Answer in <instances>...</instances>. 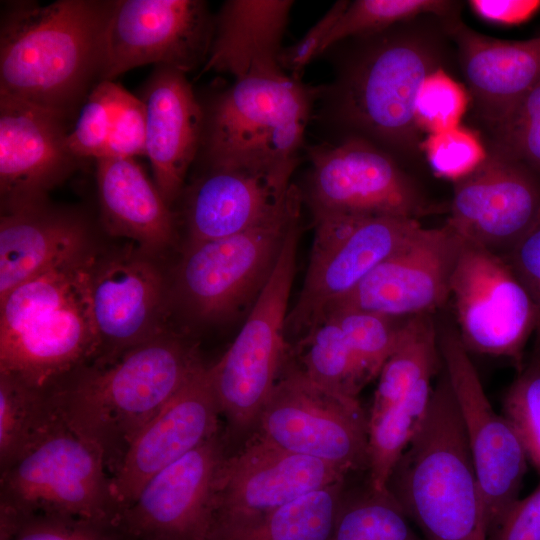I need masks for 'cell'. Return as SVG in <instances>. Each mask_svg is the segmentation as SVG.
<instances>
[{"label":"cell","instance_id":"obj_30","mask_svg":"<svg viewBox=\"0 0 540 540\" xmlns=\"http://www.w3.org/2000/svg\"><path fill=\"white\" fill-rule=\"evenodd\" d=\"M344 481L306 493L249 525L216 532L210 540H331Z\"/></svg>","mask_w":540,"mask_h":540},{"label":"cell","instance_id":"obj_35","mask_svg":"<svg viewBox=\"0 0 540 540\" xmlns=\"http://www.w3.org/2000/svg\"><path fill=\"white\" fill-rule=\"evenodd\" d=\"M461 3L449 0H356L348 6L325 38L320 54L334 44L391 28L424 15H460Z\"/></svg>","mask_w":540,"mask_h":540},{"label":"cell","instance_id":"obj_42","mask_svg":"<svg viewBox=\"0 0 540 540\" xmlns=\"http://www.w3.org/2000/svg\"><path fill=\"white\" fill-rule=\"evenodd\" d=\"M118 87L114 81L98 82L83 102L67 137L69 149L80 160L104 155Z\"/></svg>","mask_w":540,"mask_h":540},{"label":"cell","instance_id":"obj_44","mask_svg":"<svg viewBox=\"0 0 540 540\" xmlns=\"http://www.w3.org/2000/svg\"><path fill=\"white\" fill-rule=\"evenodd\" d=\"M527 289L536 311L530 360L540 361V217L505 257Z\"/></svg>","mask_w":540,"mask_h":540},{"label":"cell","instance_id":"obj_13","mask_svg":"<svg viewBox=\"0 0 540 540\" xmlns=\"http://www.w3.org/2000/svg\"><path fill=\"white\" fill-rule=\"evenodd\" d=\"M437 325L443 367L462 419L482 494L487 536L519 498L529 460L512 424L493 410L456 326L447 319Z\"/></svg>","mask_w":540,"mask_h":540},{"label":"cell","instance_id":"obj_20","mask_svg":"<svg viewBox=\"0 0 540 540\" xmlns=\"http://www.w3.org/2000/svg\"><path fill=\"white\" fill-rule=\"evenodd\" d=\"M220 417L209 366L203 363L140 431L111 475L119 514L152 476L220 432Z\"/></svg>","mask_w":540,"mask_h":540},{"label":"cell","instance_id":"obj_46","mask_svg":"<svg viewBox=\"0 0 540 540\" xmlns=\"http://www.w3.org/2000/svg\"><path fill=\"white\" fill-rule=\"evenodd\" d=\"M486 540H540V482L505 511Z\"/></svg>","mask_w":540,"mask_h":540},{"label":"cell","instance_id":"obj_23","mask_svg":"<svg viewBox=\"0 0 540 540\" xmlns=\"http://www.w3.org/2000/svg\"><path fill=\"white\" fill-rule=\"evenodd\" d=\"M297 188L291 175L208 168L187 197L188 243L229 237L280 213Z\"/></svg>","mask_w":540,"mask_h":540},{"label":"cell","instance_id":"obj_39","mask_svg":"<svg viewBox=\"0 0 540 540\" xmlns=\"http://www.w3.org/2000/svg\"><path fill=\"white\" fill-rule=\"evenodd\" d=\"M471 99L467 87L445 68L429 74L417 96L415 121L420 132L438 133L461 125Z\"/></svg>","mask_w":540,"mask_h":540},{"label":"cell","instance_id":"obj_11","mask_svg":"<svg viewBox=\"0 0 540 540\" xmlns=\"http://www.w3.org/2000/svg\"><path fill=\"white\" fill-rule=\"evenodd\" d=\"M254 434L283 450L332 464L346 474L368 467V415L358 399L318 385L291 355Z\"/></svg>","mask_w":540,"mask_h":540},{"label":"cell","instance_id":"obj_34","mask_svg":"<svg viewBox=\"0 0 540 540\" xmlns=\"http://www.w3.org/2000/svg\"><path fill=\"white\" fill-rule=\"evenodd\" d=\"M331 540H425L401 507L387 493L366 490L346 494Z\"/></svg>","mask_w":540,"mask_h":540},{"label":"cell","instance_id":"obj_16","mask_svg":"<svg viewBox=\"0 0 540 540\" xmlns=\"http://www.w3.org/2000/svg\"><path fill=\"white\" fill-rule=\"evenodd\" d=\"M212 34L204 1H115L105 33L101 81L151 63L188 73L206 60Z\"/></svg>","mask_w":540,"mask_h":540},{"label":"cell","instance_id":"obj_25","mask_svg":"<svg viewBox=\"0 0 540 540\" xmlns=\"http://www.w3.org/2000/svg\"><path fill=\"white\" fill-rule=\"evenodd\" d=\"M476 119L486 130L502 119L540 79V36L523 41L492 38L460 16L448 23Z\"/></svg>","mask_w":540,"mask_h":540},{"label":"cell","instance_id":"obj_43","mask_svg":"<svg viewBox=\"0 0 540 540\" xmlns=\"http://www.w3.org/2000/svg\"><path fill=\"white\" fill-rule=\"evenodd\" d=\"M146 152L144 103L119 85L108 142L102 157L134 158Z\"/></svg>","mask_w":540,"mask_h":540},{"label":"cell","instance_id":"obj_22","mask_svg":"<svg viewBox=\"0 0 540 540\" xmlns=\"http://www.w3.org/2000/svg\"><path fill=\"white\" fill-rule=\"evenodd\" d=\"M166 301L164 278L148 257L96 256L90 303L99 351L93 361L111 358L167 330L163 325Z\"/></svg>","mask_w":540,"mask_h":540},{"label":"cell","instance_id":"obj_24","mask_svg":"<svg viewBox=\"0 0 540 540\" xmlns=\"http://www.w3.org/2000/svg\"><path fill=\"white\" fill-rule=\"evenodd\" d=\"M185 72L156 66L140 98L146 111V152L154 183L171 206L201 148L204 111Z\"/></svg>","mask_w":540,"mask_h":540},{"label":"cell","instance_id":"obj_37","mask_svg":"<svg viewBox=\"0 0 540 540\" xmlns=\"http://www.w3.org/2000/svg\"><path fill=\"white\" fill-rule=\"evenodd\" d=\"M485 131L487 150L520 163L540 178V79L504 119Z\"/></svg>","mask_w":540,"mask_h":540},{"label":"cell","instance_id":"obj_5","mask_svg":"<svg viewBox=\"0 0 540 540\" xmlns=\"http://www.w3.org/2000/svg\"><path fill=\"white\" fill-rule=\"evenodd\" d=\"M387 491L425 540H486L482 494L443 366L422 425L393 468Z\"/></svg>","mask_w":540,"mask_h":540},{"label":"cell","instance_id":"obj_4","mask_svg":"<svg viewBox=\"0 0 540 540\" xmlns=\"http://www.w3.org/2000/svg\"><path fill=\"white\" fill-rule=\"evenodd\" d=\"M91 251L0 299V374L50 392L99 351L90 303Z\"/></svg>","mask_w":540,"mask_h":540},{"label":"cell","instance_id":"obj_12","mask_svg":"<svg viewBox=\"0 0 540 540\" xmlns=\"http://www.w3.org/2000/svg\"><path fill=\"white\" fill-rule=\"evenodd\" d=\"M450 299L466 350L505 358L520 372L535 332L536 311L509 261L464 239Z\"/></svg>","mask_w":540,"mask_h":540},{"label":"cell","instance_id":"obj_40","mask_svg":"<svg viewBox=\"0 0 540 540\" xmlns=\"http://www.w3.org/2000/svg\"><path fill=\"white\" fill-rule=\"evenodd\" d=\"M420 150L436 176L453 182L471 173L488 154L479 132L463 125L427 135Z\"/></svg>","mask_w":540,"mask_h":540},{"label":"cell","instance_id":"obj_9","mask_svg":"<svg viewBox=\"0 0 540 540\" xmlns=\"http://www.w3.org/2000/svg\"><path fill=\"white\" fill-rule=\"evenodd\" d=\"M301 198L297 189L280 213L241 233L187 243L176 268L175 292L191 317L223 321L252 307L300 219Z\"/></svg>","mask_w":540,"mask_h":540},{"label":"cell","instance_id":"obj_6","mask_svg":"<svg viewBox=\"0 0 540 540\" xmlns=\"http://www.w3.org/2000/svg\"><path fill=\"white\" fill-rule=\"evenodd\" d=\"M319 88L280 74L235 81L204 109L208 168L293 174Z\"/></svg>","mask_w":540,"mask_h":540},{"label":"cell","instance_id":"obj_18","mask_svg":"<svg viewBox=\"0 0 540 540\" xmlns=\"http://www.w3.org/2000/svg\"><path fill=\"white\" fill-rule=\"evenodd\" d=\"M463 243L448 223L435 228L419 226L325 316L341 309L395 318L435 314L450 299L451 278Z\"/></svg>","mask_w":540,"mask_h":540},{"label":"cell","instance_id":"obj_1","mask_svg":"<svg viewBox=\"0 0 540 540\" xmlns=\"http://www.w3.org/2000/svg\"><path fill=\"white\" fill-rule=\"evenodd\" d=\"M202 364L194 343L165 330L82 366L48 397L61 419L101 451L111 476L140 431Z\"/></svg>","mask_w":540,"mask_h":540},{"label":"cell","instance_id":"obj_15","mask_svg":"<svg viewBox=\"0 0 540 540\" xmlns=\"http://www.w3.org/2000/svg\"><path fill=\"white\" fill-rule=\"evenodd\" d=\"M224 430L152 476L119 514L129 540H210L215 492L229 455Z\"/></svg>","mask_w":540,"mask_h":540},{"label":"cell","instance_id":"obj_26","mask_svg":"<svg viewBox=\"0 0 540 540\" xmlns=\"http://www.w3.org/2000/svg\"><path fill=\"white\" fill-rule=\"evenodd\" d=\"M90 244L84 219L47 200L2 210L0 299L24 282L91 252Z\"/></svg>","mask_w":540,"mask_h":540},{"label":"cell","instance_id":"obj_28","mask_svg":"<svg viewBox=\"0 0 540 540\" xmlns=\"http://www.w3.org/2000/svg\"><path fill=\"white\" fill-rule=\"evenodd\" d=\"M101 216L108 231L130 238L147 252L175 239V219L154 182L134 158L96 159Z\"/></svg>","mask_w":540,"mask_h":540},{"label":"cell","instance_id":"obj_45","mask_svg":"<svg viewBox=\"0 0 540 540\" xmlns=\"http://www.w3.org/2000/svg\"><path fill=\"white\" fill-rule=\"evenodd\" d=\"M349 1H338L316 22L306 34L295 44L283 47L279 56V65L284 71H289L291 76L299 79L305 66L320 55V50L325 38L330 33Z\"/></svg>","mask_w":540,"mask_h":540},{"label":"cell","instance_id":"obj_33","mask_svg":"<svg viewBox=\"0 0 540 540\" xmlns=\"http://www.w3.org/2000/svg\"><path fill=\"white\" fill-rule=\"evenodd\" d=\"M58 416L48 393L0 374V470Z\"/></svg>","mask_w":540,"mask_h":540},{"label":"cell","instance_id":"obj_41","mask_svg":"<svg viewBox=\"0 0 540 540\" xmlns=\"http://www.w3.org/2000/svg\"><path fill=\"white\" fill-rule=\"evenodd\" d=\"M503 415L519 435L540 475V361L525 362L503 400Z\"/></svg>","mask_w":540,"mask_h":540},{"label":"cell","instance_id":"obj_31","mask_svg":"<svg viewBox=\"0 0 540 540\" xmlns=\"http://www.w3.org/2000/svg\"><path fill=\"white\" fill-rule=\"evenodd\" d=\"M433 377L419 381L398 403L368 417V486L387 493L397 461L422 425L431 399Z\"/></svg>","mask_w":540,"mask_h":540},{"label":"cell","instance_id":"obj_8","mask_svg":"<svg viewBox=\"0 0 540 540\" xmlns=\"http://www.w3.org/2000/svg\"><path fill=\"white\" fill-rule=\"evenodd\" d=\"M0 507L115 524L119 516L101 451L59 415L1 469Z\"/></svg>","mask_w":540,"mask_h":540},{"label":"cell","instance_id":"obj_21","mask_svg":"<svg viewBox=\"0 0 540 540\" xmlns=\"http://www.w3.org/2000/svg\"><path fill=\"white\" fill-rule=\"evenodd\" d=\"M68 119L0 94L1 211L45 201L80 159L69 149Z\"/></svg>","mask_w":540,"mask_h":540},{"label":"cell","instance_id":"obj_2","mask_svg":"<svg viewBox=\"0 0 540 540\" xmlns=\"http://www.w3.org/2000/svg\"><path fill=\"white\" fill-rule=\"evenodd\" d=\"M115 1L4 3L0 94L69 119L101 82L105 33Z\"/></svg>","mask_w":540,"mask_h":540},{"label":"cell","instance_id":"obj_32","mask_svg":"<svg viewBox=\"0 0 540 540\" xmlns=\"http://www.w3.org/2000/svg\"><path fill=\"white\" fill-rule=\"evenodd\" d=\"M296 356L295 363L312 381L341 396L358 399L361 389L373 380L330 317L298 339Z\"/></svg>","mask_w":540,"mask_h":540},{"label":"cell","instance_id":"obj_29","mask_svg":"<svg viewBox=\"0 0 540 540\" xmlns=\"http://www.w3.org/2000/svg\"><path fill=\"white\" fill-rule=\"evenodd\" d=\"M443 361L434 314L406 318L397 345L384 363L368 417L398 403L419 381L434 377Z\"/></svg>","mask_w":540,"mask_h":540},{"label":"cell","instance_id":"obj_17","mask_svg":"<svg viewBox=\"0 0 540 540\" xmlns=\"http://www.w3.org/2000/svg\"><path fill=\"white\" fill-rule=\"evenodd\" d=\"M346 475L332 464L283 450L253 434L221 467L211 537L254 523L306 493L344 481Z\"/></svg>","mask_w":540,"mask_h":540},{"label":"cell","instance_id":"obj_3","mask_svg":"<svg viewBox=\"0 0 540 540\" xmlns=\"http://www.w3.org/2000/svg\"><path fill=\"white\" fill-rule=\"evenodd\" d=\"M453 17L424 15L359 37L333 88L336 116L349 136L370 141L396 160L422 155L416 100L425 78L449 60Z\"/></svg>","mask_w":540,"mask_h":540},{"label":"cell","instance_id":"obj_47","mask_svg":"<svg viewBox=\"0 0 540 540\" xmlns=\"http://www.w3.org/2000/svg\"><path fill=\"white\" fill-rule=\"evenodd\" d=\"M468 3L478 17L500 25L523 23L540 9L537 0H471Z\"/></svg>","mask_w":540,"mask_h":540},{"label":"cell","instance_id":"obj_36","mask_svg":"<svg viewBox=\"0 0 540 540\" xmlns=\"http://www.w3.org/2000/svg\"><path fill=\"white\" fill-rule=\"evenodd\" d=\"M0 540H129L112 522L0 507Z\"/></svg>","mask_w":540,"mask_h":540},{"label":"cell","instance_id":"obj_19","mask_svg":"<svg viewBox=\"0 0 540 540\" xmlns=\"http://www.w3.org/2000/svg\"><path fill=\"white\" fill-rule=\"evenodd\" d=\"M446 221L463 239L506 257L540 217V178L489 151L471 173L453 182Z\"/></svg>","mask_w":540,"mask_h":540},{"label":"cell","instance_id":"obj_27","mask_svg":"<svg viewBox=\"0 0 540 540\" xmlns=\"http://www.w3.org/2000/svg\"><path fill=\"white\" fill-rule=\"evenodd\" d=\"M290 0H230L218 14L201 73L222 72L236 80L284 73L279 65Z\"/></svg>","mask_w":540,"mask_h":540},{"label":"cell","instance_id":"obj_10","mask_svg":"<svg viewBox=\"0 0 540 540\" xmlns=\"http://www.w3.org/2000/svg\"><path fill=\"white\" fill-rule=\"evenodd\" d=\"M314 238L286 333L300 339L421 226L418 219L312 213Z\"/></svg>","mask_w":540,"mask_h":540},{"label":"cell","instance_id":"obj_7","mask_svg":"<svg viewBox=\"0 0 540 540\" xmlns=\"http://www.w3.org/2000/svg\"><path fill=\"white\" fill-rule=\"evenodd\" d=\"M300 219L234 341L209 371L230 438L255 433L261 412L289 358L288 303L296 270Z\"/></svg>","mask_w":540,"mask_h":540},{"label":"cell","instance_id":"obj_38","mask_svg":"<svg viewBox=\"0 0 540 540\" xmlns=\"http://www.w3.org/2000/svg\"><path fill=\"white\" fill-rule=\"evenodd\" d=\"M326 317L337 322L352 350L373 379L378 377L395 349L406 320L353 309L334 310L323 319Z\"/></svg>","mask_w":540,"mask_h":540},{"label":"cell","instance_id":"obj_14","mask_svg":"<svg viewBox=\"0 0 540 540\" xmlns=\"http://www.w3.org/2000/svg\"><path fill=\"white\" fill-rule=\"evenodd\" d=\"M308 155L312 213L419 219L437 209L394 157L366 139L347 136Z\"/></svg>","mask_w":540,"mask_h":540}]
</instances>
